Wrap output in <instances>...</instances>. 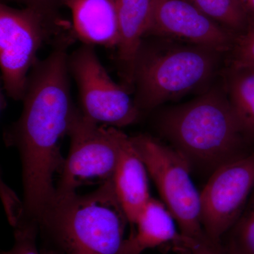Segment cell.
I'll use <instances>...</instances> for the list:
<instances>
[{
	"label": "cell",
	"instance_id": "obj_18",
	"mask_svg": "<svg viewBox=\"0 0 254 254\" xmlns=\"http://www.w3.org/2000/svg\"><path fill=\"white\" fill-rule=\"evenodd\" d=\"M231 50L230 68L254 67V21L250 20L245 31L237 35Z\"/></svg>",
	"mask_w": 254,
	"mask_h": 254
},
{
	"label": "cell",
	"instance_id": "obj_19",
	"mask_svg": "<svg viewBox=\"0 0 254 254\" xmlns=\"http://www.w3.org/2000/svg\"><path fill=\"white\" fill-rule=\"evenodd\" d=\"M38 224L27 222L14 229V244L12 248L2 254H41L37 247Z\"/></svg>",
	"mask_w": 254,
	"mask_h": 254
},
{
	"label": "cell",
	"instance_id": "obj_3",
	"mask_svg": "<svg viewBox=\"0 0 254 254\" xmlns=\"http://www.w3.org/2000/svg\"><path fill=\"white\" fill-rule=\"evenodd\" d=\"M159 131L192 168L211 171L250 153L226 91L210 88L188 103L159 115ZM252 152V151H251Z\"/></svg>",
	"mask_w": 254,
	"mask_h": 254
},
{
	"label": "cell",
	"instance_id": "obj_4",
	"mask_svg": "<svg viewBox=\"0 0 254 254\" xmlns=\"http://www.w3.org/2000/svg\"><path fill=\"white\" fill-rule=\"evenodd\" d=\"M135 62L134 102L150 111L203 88L215 76L222 53L170 38L148 36Z\"/></svg>",
	"mask_w": 254,
	"mask_h": 254
},
{
	"label": "cell",
	"instance_id": "obj_13",
	"mask_svg": "<svg viewBox=\"0 0 254 254\" xmlns=\"http://www.w3.org/2000/svg\"><path fill=\"white\" fill-rule=\"evenodd\" d=\"M148 175L146 167L131 137L124 133L113 182L115 193L131 229L138 214L151 198Z\"/></svg>",
	"mask_w": 254,
	"mask_h": 254
},
{
	"label": "cell",
	"instance_id": "obj_23",
	"mask_svg": "<svg viewBox=\"0 0 254 254\" xmlns=\"http://www.w3.org/2000/svg\"><path fill=\"white\" fill-rule=\"evenodd\" d=\"M243 5L248 14L250 13L254 14V0H245Z\"/></svg>",
	"mask_w": 254,
	"mask_h": 254
},
{
	"label": "cell",
	"instance_id": "obj_11",
	"mask_svg": "<svg viewBox=\"0 0 254 254\" xmlns=\"http://www.w3.org/2000/svg\"><path fill=\"white\" fill-rule=\"evenodd\" d=\"M120 21V41L117 63L121 84L133 91L135 62L153 15L154 0H116Z\"/></svg>",
	"mask_w": 254,
	"mask_h": 254
},
{
	"label": "cell",
	"instance_id": "obj_12",
	"mask_svg": "<svg viewBox=\"0 0 254 254\" xmlns=\"http://www.w3.org/2000/svg\"><path fill=\"white\" fill-rule=\"evenodd\" d=\"M76 38L88 46L118 48L120 28L116 0H66Z\"/></svg>",
	"mask_w": 254,
	"mask_h": 254
},
{
	"label": "cell",
	"instance_id": "obj_6",
	"mask_svg": "<svg viewBox=\"0 0 254 254\" xmlns=\"http://www.w3.org/2000/svg\"><path fill=\"white\" fill-rule=\"evenodd\" d=\"M131 138L182 237L190 240L202 236L205 232L200 222V192L190 177V163L173 146L153 137Z\"/></svg>",
	"mask_w": 254,
	"mask_h": 254
},
{
	"label": "cell",
	"instance_id": "obj_21",
	"mask_svg": "<svg viewBox=\"0 0 254 254\" xmlns=\"http://www.w3.org/2000/svg\"><path fill=\"white\" fill-rule=\"evenodd\" d=\"M185 250L187 254H230L221 242L209 238L205 234L195 239H185Z\"/></svg>",
	"mask_w": 254,
	"mask_h": 254
},
{
	"label": "cell",
	"instance_id": "obj_20",
	"mask_svg": "<svg viewBox=\"0 0 254 254\" xmlns=\"http://www.w3.org/2000/svg\"><path fill=\"white\" fill-rule=\"evenodd\" d=\"M1 196L11 226L16 229L29 221L26 216L24 201H21L17 195L3 182H1Z\"/></svg>",
	"mask_w": 254,
	"mask_h": 254
},
{
	"label": "cell",
	"instance_id": "obj_22",
	"mask_svg": "<svg viewBox=\"0 0 254 254\" xmlns=\"http://www.w3.org/2000/svg\"><path fill=\"white\" fill-rule=\"evenodd\" d=\"M5 1H14L23 4L24 8L35 10L49 17L62 18L60 9L64 6L66 0H2Z\"/></svg>",
	"mask_w": 254,
	"mask_h": 254
},
{
	"label": "cell",
	"instance_id": "obj_15",
	"mask_svg": "<svg viewBox=\"0 0 254 254\" xmlns=\"http://www.w3.org/2000/svg\"><path fill=\"white\" fill-rule=\"evenodd\" d=\"M225 91L246 136L254 144V67L230 68Z\"/></svg>",
	"mask_w": 254,
	"mask_h": 254
},
{
	"label": "cell",
	"instance_id": "obj_1",
	"mask_svg": "<svg viewBox=\"0 0 254 254\" xmlns=\"http://www.w3.org/2000/svg\"><path fill=\"white\" fill-rule=\"evenodd\" d=\"M73 40L57 43L48 57L32 67L22 113L11 135L22 163L26 216L37 223L54 198V176L61 173L65 161L60 141L68 135L78 110L71 99L68 68L67 49Z\"/></svg>",
	"mask_w": 254,
	"mask_h": 254
},
{
	"label": "cell",
	"instance_id": "obj_10",
	"mask_svg": "<svg viewBox=\"0 0 254 254\" xmlns=\"http://www.w3.org/2000/svg\"><path fill=\"white\" fill-rule=\"evenodd\" d=\"M147 36L186 42L222 53L232 50L236 38L187 0H154Z\"/></svg>",
	"mask_w": 254,
	"mask_h": 254
},
{
	"label": "cell",
	"instance_id": "obj_16",
	"mask_svg": "<svg viewBox=\"0 0 254 254\" xmlns=\"http://www.w3.org/2000/svg\"><path fill=\"white\" fill-rule=\"evenodd\" d=\"M197 9L227 30L240 34L250 22V17L240 0H187Z\"/></svg>",
	"mask_w": 254,
	"mask_h": 254
},
{
	"label": "cell",
	"instance_id": "obj_14",
	"mask_svg": "<svg viewBox=\"0 0 254 254\" xmlns=\"http://www.w3.org/2000/svg\"><path fill=\"white\" fill-rule=\"evenodd\" d=\"M166 205L151 198L138 214L120 254H141L148 249L172 243L184 252V239Z\"/></svg>",
	"mask_w": 254,
	"mask_h": 254
},
{
	"label": "cell",
	"instance_id": "obj_7",
	"mask_svg": "<svg viewBox=\"0 0 254 254\" xmlns=\"http://www.w3.org/2000/svg\"><path fill=\"white\" fill-rule=\"evenodd\" d=\"M124 132L91 121L77 110L68 129L69 152L55 195L76 193L86 184L113 180Z\"/></svg>",
	"mask_w": 254,
	"mask_h": 254
},
{
	"label": "cell",
	"instance_id": "obj_24",
	"mask_svg": "<svg viewBox=\"0 0 254 254\" xmlns=\"http://www.w3.org/2000/svg\"><path fill=\"white\" fill-rule=\"evenodd\" d=\"M240 1L242 3V4H243L244 2L245 1V0H240Z\"/></svg>",
	"mask_w": 254,
	"mask_h": 254
},
{
	"label": "cell",
	"instance_id": "obj_2",
	"mask_svg": "<svg viewBox=\"0 0 254 254\" xmlns=\"http://www.w3.org/2000/svg\"><path fill=\"white\" fill-rule=\"evenodd\" d=\"M128 220L113 180L86 194L55 195L38 221L41 254H120Z\"/></svg>",
	"mask_w": 254,
	"mask_h": 254
},
{
	"label": "cell",
	"instance_id": "obj_17",
	"mask_svg": "<svg viewBox=\"0 0 254 254\" xmlns=\"http://www.w3.org/2000/svg\"><path fill=\"white\" fill-rule=\"evenodd\" d=\"M221 242L230 254H254V189L240 218Z\"/></svg>",
	"mask_w": 254,
	"mask_h": 254
},
{
	"label": "cell",
	"instance_id": "obj_9",
	"mask_svg": "<svg viewBox=\"0 0 254 254\" xmlns=\"http://www.w3.org/2000/svg\"><path fill=\"white\" fill-rule=\"evenodd\" d=\"M254 189V150L219 167L200 192L205 235L221 242L243 212Z\"/></svg>",
	"mask_w": 254,
	"mask_h": 254
},
{
	"label": "cell",
	"instance_id": "obj_8",
	"mask_svg": "<svg viewBox=\"0 0 254 254\" xmlns=\"http://www.w3.org/2000/svg\"><path fill=\"white\" fill-rule=\"evenodd\" d=\"M68 68L79 92L81 112L103 126L120 128L131 125L140 111L130 92L110 77L94 50L82 45L68 57Z\"/></svg>",
	"mask_w": 254,
	"mask_h": 254
},
{
	"label": "cell",
	"instance_id": "obj_5",
	"mask_svg": "<svg viewBox=\"0 0 254 254\" xmlns=\"http://www.w3.org/2000/svg\"><path fill=\"white\" fill-rule=\"evenodd\" d=\"M74 34L72 26L62 18L49 17L29 9L0 4V66L6 94L22 101L28 75L38 61L43 45Z\"/></svg>",
	"mask_w": 254,
	"mask_h": 254
}]
</instances>
